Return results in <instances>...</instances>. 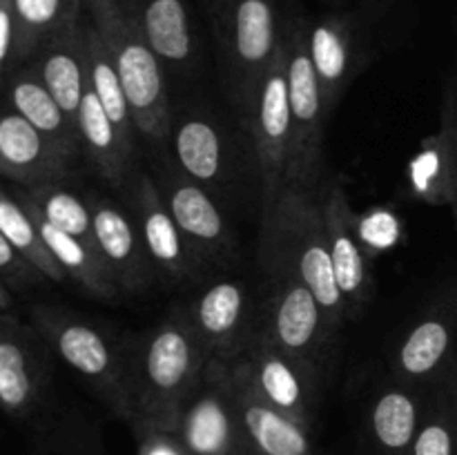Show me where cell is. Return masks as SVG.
<instances>
[{"label":"cell","mask_w":457,"mask_h":455,"mask_svg":"<svg viewBox=\"0 0 457 455\" xmlns=\"http://www.w3.org/2000/svg\"><path fill=\"white\" fill-rule=\"evenodd\" d=\"M259 268L263 285L259 290L254 337L324 368L339 328H335L312 290L293 270L277 263H259Z\"/></svg>","instance_id":"obj_5"},{"label":"cell","mask_w":457,"mask_h":455,"mask_svg":"<svg viewBox=\"0 0 457 455\" xmlns=\"http://www.w3.org/2000/svg\"><path fill=\"white\" fill-rule=\"evenodd\" d=\"M152 178L174 221L179 223L192 248L208 263L210 270L217 275L230 268L239 257V239L221 201L204 186L192 181L179 168L172 154L168 156L161 152L156 156Z\"/></svg>","instance_id":"obj_10"},{"label":"cell","mask_w":457,"mask_h":455,"mask_svg":"<svg viewBox=\"0 0 457 455\" xmlns=\"http://www.w3.org/2000/svg\"><path fill=\"white\" fill-rule=\"evenodd\" d=\"M13 194L27 208L36 210L40 217L47 219L54 228L96 248L87 190H79V187L70 186V178L38 187H13Z\"/></svg>","instance_id":"obj_28"},{"label":"cell","mask_w":457,"mask_h":455,"mask_svg":"<svg viewBox=\"0 0 457 455\" xmlns=\"http://www.w3.org/2000/svg\"><path fill=\"white\" fill-rule=\"evenodd\" d=\"M13 297H16V294H13L7 285L0 284V312L13 310Z\"/></svg>","instance_id":"obj_41"},{"label":"cell","mask_w":457,"mask_h":455,"mask_svg":"<svg viewBox=\"0 0 457 455\" xmlns=\"http://www.w3.org/2000/svg\"><path fill=\"white\" fill-rule=\"evenodd\" d=\"M411 186L422 201L433 205H451L455 194L453 156L445 129L424 138L418 156L409 168Z\"/></svg>","instance_id":"obj_32"},{"label":"cell","mask_w":457,"mask_h":455,"mask_svg":"<svg viewBox=\"0 0 457 455\" xmlns=\"http://www.w3.org/2000/svg\"><path fill=\"white\" fill-rule=\"evenodd\" d=\"M79 156L54 145L25 116L4 105L0 116V172L16 187H38L70 178Z\"/></svg>","instance_id":"obj_20"},{"label":"cell","mask_w":457,"mask_h":455,"mask_svg":"<svg viewBox=\"0 0 457 455\" xmlns=\"http://www.w3.org/2000/svg\"><path fill=\"white\" fill-rule=\"evenodd\" d=\"M321 212L330 244L335 277L346 303L348 319H357L373 297V272L369 266L364 232L346 190L339 183L324 187Z\"/></svg>","instance_id":"obj_16"},{"label":"cell","mask_w":457,"mask_h":455,"mask_svg":"<svg viewBox=\"0 0 457 455\" xmlns=\"http://www.w3.org/2000/svg\"><path fill=\"white\" fill-rule=\"evenodd\" d=\"M54 351L29 319L0 312V406L13 422H43L54 384Z\"/></svg>","instance_id":"obj_9"},{"label":"cell","mask_w":457,"mask_h":455,"mask_svg":"<svg viewBox=\"0 0 457 455\" xmlns=\"http://www.w3.org/2000/svg\"><path fill=\"white\" fill-rule=\"evenodd\" d=\"M25 65L34 67L38 79L49 89L58 105L79 125L80 103L89 87L87 36L85 18L71 29L47 40Z\"/></svg>","instance_id":"obj_21"},{"label":"cell","mask_w":457,"mask_h":455,"mask_svg":"<svg viewBox=\"0 0 457 455\" xmlns=\"http://www.w3.org/2000/svg\"><path fill=\"white\" fill-rule=\"evenodd\" d=\"M250 386L275 409L311 428L321 397V366L254 337L244 355L230 360Z\"/></svg>","instance_id":"obj_15"},{"label":"cell","mask_w":457,"mask_h":455,"mask_svg":"<svg viewBox=\"0 0 457 455\" xmlns=\"http://www.w3.org/2000/svg\"><path fill=\"white\" fill-rule=\"evenodd\" d=\"M29 321L47 339L54 355L85 379L107 410L132 422L129 335L52 303L31 306Z\"/></svg>","instance_id":"obj_3"},{"label":"cell","mask_w":457,"mask_h":455,"mask_svg":"<svg viewBox=\"0 0 457 455\" xmlns=\"http://www.w3.org/2000/svg\"><path fill=\"white\" fill-rule=\"evenodd\" d=\"M49 281L38 266L29 261L22 252H18L3 235H0V284L7 285L13 294H22L25 290L43 285Z\"/></svg>","instance_id":"obj_35"},{"label":"cell","mask_w":457,"mask_h":455,"mask_svg":"<svg viewBox=\"0 0 457 455\" xmlns=\"http://www.w3.org/2000/svg\"><path fill=\"white\" fill-rule=\"evenodd\" d=\"M85 36H87V61H89V87L96 94L98 103L105 114L119 129L120 136L137 147V123H134L132 107H129L128 94H125L123 80L116 71L114 61L110 56L105 40L101 38L92 22L85 16Z\"/></svg>","instance_id":"obj_30"},{"label":"cell","mask_w":457,"mask_h":455,"mask_svg":"<svg viewBox=\"0 0 457 455\" xmlns=\"http://www.w3.org/2000/svg\"><path fill=\"white\" fill-rule=\"evenodd\" d=\"M230 3V0H201V4H204L205 13H208L210 22H214L219 18V13L226 9V4Z\"/></svg>","instance_id":"obj_40"},{"label":"cell","mask_w":457,"mask_h":455,"mask_svg":"<svg viewBox=\"0 0 457 455\" xmlns=\"http://www.w3.org/2000/svg\"><path fill=\"white\" fill-rule=\"evenodd\" d=\"M281 47L286 56L290 114L295 129L293 186L320 190L324 168V125L328 107L324 103L320 79L308 54V18L290 16L281 25Z\"/></svg>","instance_id":"obj_8"},{"label":"cell","mask_w":457,"mask_h":455,"mask_svg":"<svg viewBox=\"0 0 457 455\" xmlns=\"http://www.w3.org/2000/svg\"><path fill=\"white\" fill-rule=\"evenodd\" d=\"M36 455H105L96 426L80 413H52L36 426Z\"/></svg>","instance_id":"obj_33"},{"label":"cell","mask_w":457,"mask_h":455,"mask_svg":"<svg viewBox=\"0 0 457 455\" xmlns=\"http://www.w3.org/2000/svg\"><path fill=\"white\" fill-rule=\"evenodd\" d=\"M442 391H445L446 401H449L451 413H453L455 424H457V357H455L453 366H451L449 375H446V379L442 382Z\"/></svg>","instance_id":"obj_38"},{"label":"cell","mask_w":457,"mask_h":455,"mask_svg":"<svg viewBox=\"0 0 457 455\" xmlns=\"http://www.w3.org/2000/svg\"><path fill=\"white\" fill-rule=\"evenodd\" d=\"M431 393L391 382L379 386L369 406V440L373 455H411Z\"/></svg>","instance_id":"obj_22"},{"label":"cell","mask_w":457,"mask_h":455,"mask_svg":"<svg viewBox=\"0 0 457 455\" xmlns=\"http://www.w3.org/2000/svg\"><path fill=\"white\" fill-rule=\"evenodd\" d=\"M170 154L195 183L226 203L230 190L241 181L239 141L226 120L204 105H183L174 110L170 129Z\"/></svg>","instance_id":"obj_11"},{"label":"cell","mask_w":457,"mask_h":455,"mask_svg":"<svg viewBox=\"0 0 457 455\" xmlns=\"http://www.w3.org/2000/svg\"><path fill=\"white\" fill-rule=\"evenodd\" d=\"M308 54L320 79L328 112L339 103L357 71L355 22L346 13H326L308 21Z\"/></svg>","instance_id":"obj_24"},{"label":"cell","mask_w":457,"mask_h":455,"mask_svg":"<svg viewBox=\"0 0 457 455\" xmlns=\"http://www.w3.org/2000/svg\"><path fill=\"white\" fill-rule=\"evenodd\" d=\"M440 128L449 136L451 156H453V181H455V194H453V217L457 221V79H451L445 89V103H442V119Z\"/></svg>","instance_id":"obj_37"},{"label":"cell","mask_w":457,"mask_h":455,"mask_svg":"<svg viewBox=\"0 0 457 455\" xmlns=\"http://www.w3.org/2000/svg\"><path fill=\"white\" fill-rule=\"evenodd\" d=\"M87 199L94 217V241L123 294L145 293L159 277V270L129 210L98 190H87Z\"/></svg>","instance_id":"obj_18"},{"label":"cell","mask_w":457,"mask_h":455,"mask_svg":"<svg viewBox=\"0 0 457 455\" xmlns=\"http://www.w3.org/2000/svg\"><path fill=\"white\" fill-rule=\"evenodd\" d=\"M391 3L393 0H360L361 12H364L370 21H375V18L382 16V13L391 7Z\"/></svg>","instance_id":"obj_39"},{"label":"cell","mask_w":457,"mask_h":455,"mask_svg":"<svg viewBox=\"0 0 457 455\" xmlns=\"http://www.w3.org/2000/svg\"><path fill=\"white\" fill-rule=\"evenodd\" d=\"M183 312L210 360H237L257 333L259 290L237 277H212L199 285Z\"/></svg>","instance_id":"obj_13"},{"label":"cell","mask_w":457,"mask_h":455,"mask_svg":"<svg viewBox=\"0 0 457 455\" xmlns=\"http://www.w3.org/2000/svg\"><path fill=\"white\" fill-rule=\"evenodd\" d=\"M457 357V290L422 312L388 352L395 382L431 393L442 386Z\"/></svg>","instance_id":"obj_14"},{"label":"cell","mask_w":457,"mask_h":455,"mask_svg":"<svg viewBox=\"0 0 457 455\" xmlns=\"http://www.w3.org/2000/svg\"><path fill=\"white\" fill-rule=\"evenodd\" d=\"M0 235L18 252L25 254L34 266H38L49 281L62 284V281L70 279L65 268L58 263L52 250L47 248L38 226H36L31 214L25 210V205L16 199L12 187H3V194H0Z\"/></svg>","instance_id":"obj_31"},{"label":"cell","mask_w":457,"mask_h":455,"mask_svg":"<svg viewBox=\"0 0 457 455\" xmlns=\"http://www.w3.org/2000/svg\"><path fill=\"white\" fill-rule=\"evenodd\" d=\"M85 0H16V65H25L47 40L83 21Z\"/></svg>","instance_id":"obj_29"},{"label":"cell","mask_w":457,"mask_h":455,"mask_svg":"<svg viewBox=\"0 0 457 455\" xmlns=\"http://www.w3.org/2000/svg\"><path fill=\"white\" fill-rule=\"evenodd\" d=\"M18 43V16L16 0H0V76L7 79L16 65Z\"/></svg>","instance_id":"obj_36"},{"label":"cell","mask_w":457,"mask_h":455,"mask_svg":"<svg viewBox=\"0 0 457 455\" xmlns=\"http://www.w3.org/2000/svg\"><path fill=\"white\" fill-rule=\"evenodd\" d=\"M25 210L31 214L36 226H38L47 248L52 250L54 257L58 259V263H61L62 268H65L67 277H70L76 285H80L85 293L96 297L98 302L107 303H114L116 299L123 294L114 272H112V268L107 266V261L101 257V252H98L96 248H92V245L83 244V241L76 239V236L54 228L52 223H49L47 219L40 217L36 210L27 208V205Z\"/></svg>","instance_id":"obj_27"},{"label":"cell","mask_w":457,"mask_h":455,"mask_svg":"<svg viewBox=\"0 0 457 455\" xmlns=\"http://www.w3.org/2000/svg\"><path fill=\"white\" fill-rule=\"evenodd\" d=\"M411 455H457V424L442 386L428 395L422 426Z\"/></svg>","instance_id":"obj_34"},{"label":"cell","mask_w":457,"mask_h":455,"mask_svg":"<svg viewBox=\"0 0 457 455\" xmlns=\"http://www.w3.org/2000/svg\"><path fill=\"white\" fill-rule=\"evenodd\" d=\"M119 192L123 194V205L132 214L159 275L179 285H201L212 279L214 272L174 221L152 172L137 168Z\"/></svg>","instance_id":"obj_12"},{"label":"cell","mask_w":457,"mask_h":455,"mask_svg":"<svg viewBox=\"0 0 457 455\" xmlns=\"http://www.w3.org/2000/svg\"><path fill=\"white\" fill-rule=\"evenodd\" d=\"M257 259L293 270L312 290L335 328L342 330L348 321L346 303L330 257L321 190L288 186L263 210Z\"/></svg>","instance_id":"obj_2"},{"label":"cell","mask_w":457,"mask_h":455,"mask_svg":"<svg viewBox=\"0 0 457 455\" xmlns=\"http://www.w3.org/2000/svg\"><path fill=\"white\" fill-rule=\"evenodd\" d=\"M210 355L183 306L145 333L129 335L132 426L174 435L183 413L201 391Z\"/></svg>","instance_id":"obj_1"},{"label":"cell","mask_w":457,"mask_h":455,"mask_svg":"<svg viewBox=\"0 0 457 455\" xmlns=\"http://www.w3.org/2000/svg\"><path fill=\"white\" fill-rule=\"evenodd\" d=\"M237 119L253 152V163L262 183V199L266 210L275 203L286 187L293 186L295 170V129L281 43L275 61Z\"/></svg>","instance_id":"obj_7"},{"label":"cell","mask_w":457,"mask_h":455,"mask_svg":"<svg viewBox=\"0 0 457 455\" xmlns=\"http://www.w3.org/2000/svg\"><path fill=\"white\" fill-rule=\"evenodd\" d=\"M4 105L12 107L21 116H25L43 136H47L54 145L70 152L74 156H83L80 150L79 125L62 112L56 98L49 94L43 80L31 65H21L16 71L3 79Z\"/></svg>","instance_id":"obj_26"},{"label":"cell","mask_w":457,"mask_h":455,"mask_svg":"<svg viewBox=\"0 0 457 455\" xmlns=\"http://www.w3.org/2000/svg\"><path fill=\"white\" fill-rule=\"evenodd\" d=\"M79 134L80 150L89 168L114 190H120L129 174L138 168L137 165V147L129 145L110 116L105 114L103 105L98 103L92 87L85 92L83 103L79 112Z\"/></svg>","instance_id":"obj_25"},{"label":"cell","mask_w":457,"mask_h":455,"mask_svg":"<svg viewBox=\"0 0 457 455\" xmlns=\"http://www.w3.org/2000/svg\"><path fill=\"white\" fill-rule=\"evenodd\" d=\"M281 25L277 0H230L212 22L223 92L237 116L279 52Z\"/></svg>","instance_id":"obj_6"},{"label":"cell","mask_w":457,"mask_h":455,"mask_svg":"<svg viewBox=\"0 0 457 455\" xmlns=\"http://www.w3.org/2000/svg\"><path fill=\"white\" fill-rule=\"evenodd\" d=\"M221 373L228 400L254 455H312L311 428L268 404L235 364L221 361Z\"/></svg>","instance_id":"obj_19"},{"label":"cell","mask_w":457,"mask_h":455,"mask_svg":"<svg viewBox=\"0 0 457 455\" xmlns=\"http://www.w3.org/2000/svg\"><path fill=\"white\" fill-rule=\"evenodd\" d=\"M85 16L110 49L138 136L154 147L168 145L174 114L168 70L145 40L137 18L125 0H85Z\"/></svg>","instance_id":"obj_4"},{"label":"cell","mask_w":457,"mask_h":455,"mask_svg":"<svg viewBox=\"0 0 457 455\" xmlns=\"http://www.w3.org/2000/svg\"><path fill=\"white\" fill-rule=\"evenodd\" d=\"M328 4H333V7H344V4L348 3V0H326Z\"/></svg>","instance_id":"obj_42"},{"label":"cell","mask_w":457,"mask_h":455,"mask_svg":"<svg viewBox=\"0 0 457 455\" xmlns=\"http://www.w3.org/2000/svg\"><path fill=\"white\" fill-rule=\"evenodd\" d=\"M174 437L186 455H254L228 400L219 360L208 361L204 386L183 413Z\"/></svg>","instance_id":"obj_17"},{"label":"cell","mask_w":457,"mask_h":455,"mask_svg":"<svg viewBox=\"0 0 457 455\" xmlns=\"http://www.w3.org/2000/svg\"><path fill=\"white\" fill-rule=\"evenodd\" d=\"M125 4L168 74H187L199 52L187 0H125Z\"/></svg>","instance_id":"obj_23"}]
</instances>
